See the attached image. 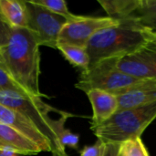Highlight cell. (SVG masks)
Segmentation results:
<instances>
[{"label": "cell", "mask_w": 156, "mask_h": 156, "mask_svg": "<svg viewBox=\"0 0 156 156\" xmlns=\"http://www.w3.org/2000/svg\"><path fill=\"white\" fill-rule=\"evenodd\" d=\"M0 66L33 97H45L39 90V44L27 28H13L7 43L0 48Z\"/></svg>", "instance_id": "cell-1"}, {"label": "cell", "mask_w": 156, "mask_h": 156, "mask_svg": "<svg viewBox=\"0 0 156 156\" xmlns=\"http://www.w3.org/2000/svg\"><path fill=\"white\" fill-rule=\"evenodd\" d=\"M119 21L118 25L97 32L87 43L90 66L102 59L132 54L153 36L154 28L143 25L135 16Z\"/></svg>", "instance_id": "cell-2"}, {"label": "cell", "mask_w": 156, "mask_h": 156, "mask_svg": "<svg viewBox=\"0 0 156 156\" xmlns=\"http://www.w3.org/2000/svg\"><path fill=\"white\" fill-rule=\"evenodd\" d=\"M156 119V101L116 112L109 120L90 128L98 140L103 144H118L141 137L145 129Z\"/></svg>", "instance_id": "cell-3"}, {"label": "cell", "mask_w": 156, "mask_h": 156, "mask_svg": "<svg viewBox=\"0 0 156 156\" xmlns=\"http://www.w3.org/2000/svg\"><path fill=\"white\" fill-rule=\"evenodd\" d=\"M119 58L102 59L90 65L86 70L80 71L75 87L85 93L90 90H101L119 96L146 80L133 77L119 69L117 67Z\"/></svg>", "instance_id": "cell-4"}, {"label": "cell", "mask_w": 156, "mask_h": 156, "mask_svg": "<svg viewBox=\"0 0 156 156\" xmlns=\"http://www.w3.org/2000/svg\"><path fill=\"white\" fill-rule=\"evenodd\" d=\"M0 103L17 111L29 119L49 141L52 152L57 150H66L60 146L58 140L49 124L51 119L49 112H54L61 115L64 112L58 111L47 104L41 100V98L24 95L15 91L0 90Z\"/></svg>", "instance_id": "cell-5"}, {"label": "cell", "mask_w": 156, "mask_h": 156, "mask_svg": "<svg viewBox=\"0 0 156 156\" xmlns=\"http://www.w3.org/2000/svg\"><path fill=\"white\" fill-rule=\"evenodd\" d=\"M27 28L34 35L39 46L57 48L58 36L67 20L48 10L33 0L25 1Z\"/></svg>", "instance_id": "cell-6"}, {"label": "cell", "mask_w": 156, "mask_h": 156, "mask_svg": "<svg viewBox=\"0 0 156 156\" xmlns=\"http://www.w3.org/2000/svg\"><path fill=\"white\" fill-rule=\"evenodd\" d=\"M119 20L109 16H80L77 19L67 21L58 36V44H69L86 48L89 40L100 30L116 26Z\"/></svg>", "instance_id": "cell-7"}, {"label": "cell", "mask_w": 156, "mask_h": 156, "mask_svg": "<svg viewBox=\"0 0 156 156\" xmlns=\"http://www.w3.org/2000/svg\"><path fill=\"white\" fill-rule=\"evenodd\" d=\"M122 71L140 80L156 81V36H153L136 51L117 62Z\"/></svg>", "instance_id": "cell-8"}, {"label": "cell", "mask_w": 156, "mask_h": 156, "mask_svg": "<svg viewBox=\"0 0 156 156\" xmlns=\"http://www.w3.org/2000/svg\"><path fill=\"white\" fill-rule=\"evenodd\" d=\"M0 123L21 133L38 145L42 152H52L51 144L37 127L17 111L0 103Z\"/></svg>", "instance_id": "cell-9"}, {"label": "cell", "mask_w": 156, "mask_h": 156, "mask_svg": "<svg viewBox=\"0 0 156 156\" xmlns=\"http://www.w3.org/2000/svg\"><path fill=\"white\" fill-rule=\"evenodd\" d=\"M86 94L90 101L93 112L90 128L101 125L118 111L117 96L101 90H90Z\"/></svg>", "instance_id": "cell-10"}, {"label": "cell", "mask_w": 156, "mask_h": 156, "mask_svg": "<svg viewBox=\"0 0 156 156\" xmlns=\"http://www.w3.org/2000/svg\"><path fill=\"white\" fill-rule=\"evenodd\" d=\"M0 150L14 152L19 155H37L41 149L37 144L16 130L0 123Z\"/></svg>", "instance_id": "cell-11"}, {"label": "cell", "mask_w": 156, "mask_h": 156, "mask_svg": "<svg viewBox=\"0 0 156 156\" xmlns=\"http://www.w3.org/2000/svg\"><path fill=\"white\" fill-rule=\"evenodd\" d=\"M118 111L138 108L156 101V81L145 80L117 96Z\"/></svg>", "instance_id": "cell-12"}, {"label": "cell", "mask_w": 156, "mask_h": 156, "mask_svg": "<svg viewBox=\"0 0 156 156\" xmlns=\"http://www.w3.org/2000/svg\"><path fill=\"white\" fill-rule=\"evenodd\" d=\"M0 14L12 29L27 28L25 1L0 0Z\"/></svg>", "instance_id": "cell-13"}, {"label": "cell", "mask_w": 156, "mask_h": 156, "mask_svg": "<svg viewBox=\"0 0 156 156\" xmlns=\"http://www.w3.org/2000/svg\"><path fill=\"white\" fill-rule=\"evenodd\" d=\"M98 3L108 14L107 16L121 20L134 16L141 0H98Z\"/></svg>", "instance_id": "cell-14"}, {"label": "cell", "mask_w": 156, "mask_h": 156, "mask_svg": "<svg viewBox=\"0 0 156 156\" xmlns=\"http://www.w3.org/2000/svg\"><path fill=\"white\" fill-rule=\"evenodd\" d=\"M73 115L64 112L58 119H50L49 124L50 127L52 128L53 132L55 133L58 143L60 146L64 149L66 147H69L70 149L74 150H79V143H80V136L78 134H75L71 133L69 129H67L65 127L66 122L69 118L72 117Z\"/></svg>", "instance_id": "cell-15"}, {"label": "cell", "mask_w": 156, "mask_h": 156, "mask_svg": "<svg viewBox=\"0 0 156 156\" xmlns=\"http://www.w3.org/2000/svg\"><path fill=\"white\" fill-rule=\"evenodd\" d=\"M57 49L60 51L63 57L73 66L80 69L86 70L90 66V57L86 48H81L69 44H58Z\"/></svg>", "instance_id": "cell-16"}, {"label": "cell", "mask_w": 156, "mask_h": 156, "mask_svg": "<svg viewBox=\"0 0 156 156\" xmlns=\"http://www.w3.org/2000/svg\"><path fill=\"white\" fill-rule=\"evenodd\" d=\"M134 16L144 26L156 27V0H141Z\"/></svg>", "instance_id": "cell-17"}, {"label": "cell", "mask_w": 156, "mask_h": 156, "mask_svg": "<svg viewBox=\"0 0 156 156\" xmlns=\"http://www.w3.org/2000/svg\"><path fill=\"white\" fill-rule=\"evenodd\" d=\"M34 2L44 6L50 12L64 17L67 21L75 20L80 16L79 15L72 14L69 10L67 3L63 0H34Z\"/></svg>", "instance_id": "cell-18"}, {"label": "cell", "mask_w": 156, "mask_h": 156, "mask_svg": "<svg viewBox=\"0 0 156 156\" xmlns=\"http://www.w3.org/2000/svg\"><path fill=\"white\" fill-rule=\"evenodd\" d=\"M120 154L122 156H150L142 137L133 138L121 144Z\"/></svg>", "instance_id": "cell-19"}, {"label": "cell", "mask_w": 156, "mask_h": 156, "mask_svg": "<svg viewBox=\"0 0 156 156\" xmlns=\"http://www.w3.org/2000/svg\"><path fill=\"white\" fill-rule=\"evenodd\" d=\"M0 90L15 91L24 95H29L20 85H18L9 74L0 66ZM31 96V95H29ZM33 97V96H32Z\"/></svg>", "instance_id": "cell-20"}, {"label": "cell", "mask_w": 156, "mask_h": 156, "mask_svg": "<svg viewBox=\"0 0 156 156\" xmlns=\"http://www.w3.org/2000/svg\"><path fill=\"white\" fill-rule=\"evenodd\" d=\"M104 144L97 140V142L92 145H86L80 152L79 156H101Z\"/></svg>", "instance_id": "cell-21"}, {"label": "cell", "mask_w": 156, "mask_h": 156, "mask_svg": "<svg viewBox=\"0 0 156 156\" xmlns=\"http://www.w3.org/2000/svg\"><path fill=\"white\" fill-rule=\"evenodd\" d=\"M11 31L12 28L6 24V22L0 14V48L7 43L10 37Z\"/></svg>", "instance_id": "cell-22"}, {"label": "cell", "mask_w": 156, "mask_h": 156, "mask_svg": "<svg viewBox=\"0 0 156 156\" xmlns=\"http://www.w3.org/2000/svg\"><path fill=\"white\" fill-rule=\"evenodd\" d=\"M121 144H104L101 156H119Z\"/></svg>", "instance_id": "cell-23"}, {"label": "cell", "mask_w": 156, "mask_h": 156, "mask_svg": "<svg viewBox=\"0 0 156 156\" xmlns=\"http://www.w3.org/2000/svg\"><path fill=\"white\" fill-rule=\"evenodd\" d=\"M0 156H20L19 154L14 153V152H10V151H6V150H0Z\"/></svg>", "instance_id": "cell-24"}, {"label": "cell", "mask_w": 156, "mask_h": 156, "mask_svg": "<svg viewBox=\"0 0 156 156\" xmlns=\"http://www.w3.org/2000/svg\"><path fill=\"white\" fill-rule=\"evenodd\" d=\"M52 156H69L66 153V150H57V151H53Z\"/></svg>", "instance_id": "cell-25"}, {"label": "cell", "mask_w": 156, "mask_h": 156, "mask_svg": "<svg viewBox=\"0 0 156 156\" xmlns=\"http://www.w3.org/2000/svg\"><path fill=\"white\" fill-rule=\"evenodd\" d=\"M154 34L156 36V27L155 28H154Z\"/></svg>", "instance_id": "cell-26"}, {"label": "cell", "mask_w": 156, "mask_h": 156, "mask_svg": "<svg viewBox=\"0 0 156 156\" xmlns=\"http://www.w3.org/2000/svg\"><path fill=\"white\" fill-rule=\"evenodd\" d=\"M119 156H122V155H121V154H120V155H119Z\"/></svg>", "instance_id": "cell-27"}]
</instances>
